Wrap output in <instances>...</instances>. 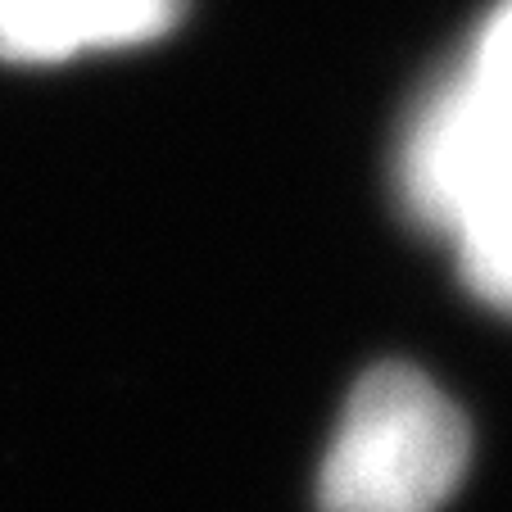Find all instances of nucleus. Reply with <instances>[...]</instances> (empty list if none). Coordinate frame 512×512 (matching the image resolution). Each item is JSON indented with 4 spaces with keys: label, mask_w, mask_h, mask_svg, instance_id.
<instances>
[{
    "label": "nucleus",
    "mask_w": 512,
    "mask_h": 512,
    "mask_svg": "<svg viewBox=\"0 0 512 512\" xmlns=\"http://www.w3.org/2000/svg\"><path fill=\"white\" fill-rule=\"evenodd\" d=\"M467 422L404 363L354 386L322 463L327 512H435L467 472Z\"/></svg>",
    "instance_id": "nucleus-1"
},
{
    "label": "nucleus",
    "mask_w": 512,
    "mask_h": 512,
    "mask_svg": "<svg viewBox=\"0 0 512 512\" xmlns=\"http://www.w3.org/2000/svg\"><path fill=\"white\" fill-rule=\"evenodd\" d=\"M512 173V0L485 23L481 41L404 145V195L417 218L454 232Z\"/></svg>",
    "instance_id": "nucleus-2"
},
{
    "label": "nucleus",
    "mask_w": 512,
    "mask_h": 512,
    "mask_svg": "<svg viewBox=\"0 0 512 512\" xmlns=\"http://www.w3.org/2000/svg\"><path fill=\"white\" fill-rule=\"evenodd\" d=\"M186 0H0V59L50 64L164 37Z\"/></svg>",
    "instance_id": "nucleus-3"
},
{
    "label": "nucleus",
    "mask_w": 512,
    "mask_h": 512,
    "mask_svg": "<svg viewBox=\"0 0 512 512\" xmlns=\"http://www.w3.org/2000/svg\"><path fill=\"white\" fill-rule=\"evenodd\" d=\"M463 272L490 304L512 309V173L454 227Z\"/></svg>",
    "instance_id": "nucleus-4"
}]
</instances>
